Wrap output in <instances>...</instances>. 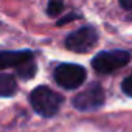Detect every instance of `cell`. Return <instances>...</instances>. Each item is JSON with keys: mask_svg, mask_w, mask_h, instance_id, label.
<instances>
[{"mask_svg": "<svg viewBox=\"0 0 132 132\" xmlns=\"http://www.w3.org/2000/svg\"><path fill=\"white\" fill-rule=\"evenodd\" d=\"M17 92V82L13 75H0V96H13Z\"/></svg>", "mask_w": 132, "mask_h": 132, "instance_id": "52a82bcc", "label": "cell"}, {"mask_svg": "<svg viewBox=\"0 0 132 132\" xmlns=\"http://www.w3.org/2000/svg\"><path fill=\"white\" fill-rule=\"evenodd\" d=\"M120 5L127 11H132V0H120Z\"/></svg>", "mask_w": 132, "mask_h": 132, "instance_id": "7c38bea8", "label": "cell"}, {"mask_svg": "<svg viewBox=\"0 0 132 132\" xmlns=\"http://www.w3.org/2000/svg\"><path fill=\"white\" fill-rule=\"evenodd\" d=\"M64 10V3L62 0H50L48 2V6H47V14L51 16V17H56L57 14H61Z\"/></svg>", "mask_w": 132, "mask_h": 132, "instance_id": "9c48e42d", "label": "cell"}, {"mask_svg": "<svg viewBox=\"0 0 132 132\" xmlns=\"http://www.w3.org/2000/svg\"><path fill=\"white\" fill-rule=\"evenodd\" d=\"M65 48L75 53H87L98 44V33L93 27H81L65 37Z\"/></svg>", "mask_w": 132, "mask_h": 132, "instance_id": "277c9868", "label": "cell"}, {"mask_svg": "<svg viewBox=\"0 0 132 132\" xmlns=\"http://www.w3.org/2000/svg\"><path fill=\"white\" fill-rule=\"evenodd\" d=\"M30 103L33 109L42 117H53L57 113L64 103V98L47 86H39L30 93Z\"/></svg>", "mask_w": 132, "mask_h": 132, "instance_id": "6da1fadb", "label": "cell"}, {"mask_svg": "<svg viewBox=\"0 0 132 132\" xmlns=\"http://www.w3.org/2000/svg\"><path fill=\"white\" fill-rule=\"evenodd\" d=\"M16 72H17V75H19L22 79H30V78H33L34 73H36V64H34V59L27 61V62H23L22 65L16 67Z\"/></svg>", "mask_w": 132, "mask_h": 132, "instance_id": "ba28073f", "label": "cell"}, {"mask_svg": "<svg viewBox=\"0 0 132 132\" xmlns=\"http://www.w3.org/2000/svg\"><path fill=\"white\" fill-rule=\"evenodd\" d=\"M76 17H78V14H69V16H65L62 20H59L57 25H64V23H67V22H72V20H75Z\"/></svg>", "mask_w": 132, "mask_h": 132, "instance_id": "8fae6325", "label": "cell"}, {"mask_svg": "<svg viewBox=\"0 0 132 132\" xmlns=\"http://www.w3.org/2000/svg\"><path fill=\"white\" fill-rule=\"evenodd\" d=\"M130 61V54L126 50H109V51H101L92 59V67L98 73H112Z\"/></svg>", "mask_w": 132, "mask_h": 132, "instance_id": "7a4b0ae2", "label": "cell"}, {"mask_svg": "<svg viewBox=\"0 0 132 132\" xmlns=\"http://www.w3.org/2000/svg\"><path fill=\"white\" fill-rule=\"evenodd\" d=\"M34 59L33 51L30 50H19V51H0V70L19 67L23 62Z\"/></svg>", "mask_w": 132, "mask_h": 132, "instance_id": "8992f818", "label": "cell"}, {"mask_svg": "<svg viewBox=\"0 0 132 132\" xmlns=\"http://www.w3.org/2000/svg\"><path fill=\"white\" fill-rule=\"evenodd\" d=\"M54 81L67 90H73L79 87L86 81V69L78 64H59L54 69Z\"/></svg>", "mask_w": 132, "mask_h": 132, "instance_id": "3957f363", "label": "cell"}, {"mask_svg": "<svg viewBox=\"0 0 132 132\" xmlns=\"http://www.w3.org/2000/svg\"><path fill=\"white\" fill-rule=\"evenodd\" d=\"M104 100H106V95L101 84L92 82L86 90H82L73 98V107L81 112H90V110L100 109L104 104Z\"/></svg>", "mask_w": 132, "mask_h": 132, "instance_id": "5b68a950", "label": "cell"}, {"mask_svg": "<svg viewBox=\"0 0 132 132\" xmlns=\"http://www.w3.org/2000/svg\"><path fill=\"white\" fill-rule=\"evenodd\" d=\"M121 89H123V92H124L127 96L132 98V72H130V75H129L127 78H124V81H123V84H121Z\"/></svg>", "mask_w": 132, "mask_h": 132, "instance_id": "30bf717a", "label": "cell"}]
</instances>
